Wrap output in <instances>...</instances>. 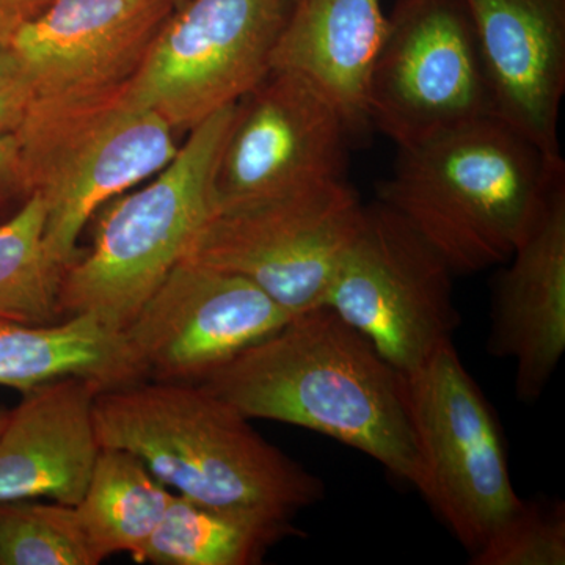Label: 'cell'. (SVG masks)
I'll return each instance as SVG.
<instances>
[{
  "instance_id": "1",
  "label": "cell",
  "mask_w": 565,
  "mask_h": 565,
  "mask_svg": "<svg viewBox=\"0 0 565 565\" xmlns=\"http://www.w3.org/2000/svg\"><path fill=\"white\" fill-rule=\"evenodd\" d=\"M200 384L248 419L327 435L422 487L399 371L326 305L294 316Z\"/></svg>"
},
{
  "instance_id": "2",
  "label": "cell",
  "mask_w": 565,
  "mask_h": 565,
  "mask_svg": "<svg viewBox=\"0 0 565 565\" xmlns=\"http://www.w3.org/2000/svg\"><path fill=\"white\" fill-rule=\"evenodd\" d=\"M102 448L131 452L199 503L289 516L323 497L321 479L275 448L202 384L143 381L96 394Z\"/></svg>"
},
{
  "instance_id": "3",
  "label": "cell",
  "mask_w": 565,
  "mask_h": 565,
  "mask_svg": "<svg viewBox=\"0 0 565 565\" xmlns=\"http://www.w3.org/2000/svg\"><path fill=\"white\" fill-rule=\"evenodd\" d=\"M525 137L487 117L397 148L377 200L422 234L455 275L504 266L561 178Z\"/></svg>"
},
{
  "instance_id": "4",
  "label": "cell",
  "mask_w": 565,
  "mask_h": 565,
  "mask_svg": "<svg viewBox=\"0 0 565 565\" xmlns=\"http://www.w3.org/2000/svg\"><path fill=\"white\" fill-rule=\"evenodd\" d=\"M236 109L233 104L196 125L169 166L104 204L93 218L90 248L63 273L62 319L87 315L122 333L188 258L215 212V167Z\"/></svg>"
},
{
  "instance_id": "5",
  "label": "cell",
  "mask_w": 565,
  "mask_h": 565,
  "mask_svg": "<svg viewBox=\"0 0 565 565\" xmlns=\"http://www.w3.org/2000/svg\"><path fill=\"white\" fill-rule=\"evenodd\" d=\"M154 111L122 88L79 102H29L14 132L25 196L46 203V244L63 269L79 256L82 233L99 210L172 162L180 145Z\"/></svg>"
},
{
  "instance_id": "6",
  "label": "cell",
  "mask_w": 565,
  "mask_h": 565,
  "mask_svg": "<svg viewBox=\"0 0 565 565\" xmlns=\"http://www.w3.org/2000/svg\"><path fill=\"white\" fill-rule=\"evenodd\" d=\"M401 382L422 462L418 492L473 556L520 503L500 424L452 343Z\"/></svg>"
},
{
  "instance_id": "7",
  "label": "cell",
  "mask_w": 565,
  "mask_h": 565,
  "mask_svg": "<svg viewBox=\"0 0 565 565\" xmlns=\"http://www.w3.org/2000/svg\"><path fill=\"white\" fill-rule=\"evenodd\" d=\"M440 255L403 215L375 200L334 270L323 305L408 373L452 343L460 315Z\"/></svg>"
},
{
  "instance_id": "8",
  "label": "cell",
  "mask_w": 565,
  "mask_h": 565,
  "mask_svg": "<svg viewBox=\"0 0 565 565\" xmlns=\"http://www.w3.org/2000/svg\"><path fill=\"white\" fill-rule=\"evenodd\" d=\"M370 126L412 148L493 117L465 0H396L366 87Z\"/></svg>"
},
{
  "instance_id": "9",
  "label": "cell",
  "mask_w": 565,
  "mask_h": 565,
  "mask_svg": "<svg viewBox=\"0 0 565 565\" xmlns=\"http://www.w3.org/2000/svg\"><path fill=\"white\" fill-rule=\"evenodd\" d=\"M294 0H182L122 96L174 131L237 104L269 74Z\"/></svg>"
},
{
  "instance_id": "10",
  "label": "cell",
  "mask_w": 565,
  "mask_h": 565,
  "mask_svg": "<svg viewBox=\"0 0 565 565\" xmlns=\"http://www.w3.org/2000/svg\"><path fill=\"white\" fill-rule=\"evenodd\" d=\"M363 206L355 189L337 180L223 207L185 259L241 275L289 315H302L323 305Z\"/></svg>"
},
{
  "instance_id": "11",
  "label": "cell",
  "mask_w": 565,
  "mask_h": 565,
  "mask_svg": "<svg viewBox=\"0 0 565 565\" xmlns=\"http://www.w3.org/2000/svg\"><path fill=\"white\" fill-rule=\"evenodd\" d=\"M352 136L326 93L270 70L237 103L214 173L215 211L345 180Z\"/></svg>"
},
{
  "instance_id": "12",
  "label": "cell",
  "mask_w": 565,
  "mask_h": 565,
  "mask_svg": "<svg viewBox=\"0 0 565 565\" xmlns=\"http://www.w3.org/2000/svg\"><path fill=\"white\" fill-rule=\"evenodd\" d=\"M292 318L247 278L182 259L122 334L145 377L200 384Z\"/></svg>"
},
{
  "instance_id": "13",
  "label": "cell",
  "mask_w": 565,
  "mask_h": 565,
  "mask_svg": "<svg viewBox=\"0 0 565 565\" xmlns=\"http://www.w3.org/2000/svg\"><path fill=\"white\" fill-rule=\"evenodd\" d=\"M178 0H54L11 40L31 102L120 90L140 68Z\"/></svg>"
},
{
  "instance_id": "14",
  "label": "cell",
  "mask_w": 565,
  "mask_h": 565,
  "mask_svg": "<svg viewBox=\"0 0 565 565\" xmlns=\"http://www.w3.org/2000/svg\"><path fill=\"white\" fill-rule=\"evenodd\" d=\"M478 40L493 117L564 162L565 0H465Z\"/></svg>"
},
{
  "instance_id": "15",
  "label": "cell",
  "mask_w": 565,
  "mask_h": 565,
  "mask_svg": "<svg viewBox=\"0 0 565 565\" xmlns=\"http://www.w3.org/2000/svg\"><path fill=\"white\" fill-rule=\"evenodd\" d=\"M493 282L487 349L515 362V394L534 403L565 351V177Z\"/></svg>"
},
{
  "instance_id": "16",
  "label": "cell",
  "mask_w": 565,
  "mask_h": 565,
  "mask_svg": "<svg viewBox=\"0 0 565 565\" xmlns=\"http://www.w3.org/2000/svg\"><path fill=\"white\" fill-rule=\"evenodd\" d=\"M90 379H55L22 393L0 433V500L76 505L102 451Z\"/></svg>"
},
{
  "instance_id": "17",
  "label": "cell",
  "mask_w": 565,
  "mask_h": 565,
  "mask_svg": "<svg viewBox=\"0 0 565 565\" xmlns=\"http://www.w3.org/2000/svg\"><path fill=\"white\" fill-rule=\"evenodd\" d=\"M386 29L382 0H294L270 70L310 81L343 114L352 136L370 129L366 87Z\"/></svg>"
},
{
  "instance_id": "18",
  "label": "cell",
  "mask_w": 565,
  "mask_h": 565,
  "mask_svg": "<svg viewBox=\"0 0 565 565\" xmlns=\"http://www.w3.org/2000/svg\"><path fill=\"white\" fill-rule=\"evenodd\" d=\"M90 379L104 388L143 381L125 334L87 315L44 326L0 321V386L29 392L55 379Z\"/></svg>"
},
{
  "instance_id": "19",
  "label": "cell",
  "mask_w": 565,
  "mask_h": 565,
  "mask_svg": "<svg viewBox=\"0 0 565 565\" xmlns=\"http://www.w3.org/2000/svg\"><path fill=\"white\" fill-rule=\"evenodd\" d=\"M303 535L289 516L217 508L173 493L139 564L256 565L273 546Z\"/></svg>"
},
{
  "instance_id": "20",
  "label": "cell",
  "mask_w": 565,
  "mask_h": 565,
  "mask_svg": "<svg viewBox=\"0 0 565 565\" xmlns=\"http://www.w3.org/2000/svg\"><path fill=\"white\" fill-rule=\"evenodd\" d=\"M173 493L131 452L102 448L84 497L74 505L99 564L115 553H129L139 563Z\"/></svg>"
},
{
  "instance_id": "21",
  "label": "cell",
  "mask_w": 565,
  "mask_h": 565,
  "mask_svg": "<svg viewBox=\"0 0 565 565\" xmlns=\"http://www.w3.org/2000/svg\"><path fill=\"white\" fill-rule=\"evenodd\" d=\"M46 203L29 193L0 222V321L44 326L61 321L58 296L65 269L46 244Z\"/></svg>"
},
{
  "instance_id": "22",
  "label": "cell",
  "mask_w": 565,
  "mask_h": 565,
  "mask_svg": "<svg viewBox=\"0 0 565 565\" xmlns=\"http://www.w3.org/2000/svg\"><path fill=\"white\" fill-rule=\"evenodd\" d=\"M74 505L0 500V565H98Z\"/></svg>"
},
{
  "instance_id": "23",
  "label": "cell",
  "mask_w": 565,
  "mask_h": 565,
  "mask_svg": "<svg viewBox=\"0 0 565 565\" xmlns=\"http://www.w3.org/2000/svg\"><path fill=\"white\" fill-rule=\"evenodd\" d=\"M470 557L473 565H564V504L520 500Z\"/></svg>"
},
{
  "instance_id": "24",
  "label": "cell",
  "mask_w": 565,
  "mask_h": 565,
  "mask_svg": "<svg viewBox=\"0 0 565 565\" xmlns=\"http://www.w3.org/2000/svg\"><path fill=\"white\" fill-rule=\"evenodd\" d=\"M54 0H0V41L10 46L22 28L40 17Z\"/></svg>"
},
{
  "instance_id": "25",
  "label": "cell",
  "mask_w": 565,
  "mask_h": 565,
  "mask_svg": "<svg viewBox=\"0 0 565 565\" xmlns=\"http://www.w3.org/2000/svg\"><path fill=\"white\" fill-rule=\"evenodd\" d=\"M14 195H24L21 184L20 152L14 134L0 139V210Z\"/></svg>"
},
{
  "instance_id": "26",
  "label": "cell",
  "mask_w": 565,
  "mask_h": 565,
  "mask_svg": "<svg viewBox=\"0 0 565 565\" xmlns=\"http://www.w3.org/2000/svg\"><path fill=\"white\" fill-rule=\"evenodd\" d=\"M29 102H31V92L28 85L0 90V139L18 131Z\"/></svg>"
},
{
  "instance_id": "27",
  "label": "cell",
  "mask_w": 565,
  "mask_h": 565,
  "mask_svg": "<svg viewBox=\"0 0 565 565\" xmlns=\"http://www.w3.org/2000/svg\"><path fill=\"white\" fill-rule=\"evenodd\" d=\"M18 85H25L20 63L14 57L11 47L0 41V90L18 87Z\"/></svg>"
},
{
  "instance_id": "28",
  "label": "cell",
  "mask_w": 565,
  "mask_h": 565,
  "mask_svg": "<svg viewBox=\"0 0 565 565\" xmlns=\"http://www.w3.org/2000/svg\"><path fill=\"white\" fill-rule=\"evenodd\" d=\"M10 411L7 408H0V433H2L3 426L7 424V419H9Z\"/></svg>"
},
{
  "instance_id": "29",
  "label": "cell",
  "mask_w": 565,
  "mask_h": 565,
  "mask_svg": "<svg viewBox=\"0 0 565 565\" xmlns=\"http://www.w3.org/2000/svg\"><path fill=\"white\" fill-rule=\"evenodd\" d=\"M182 2V0H178V3Z\"/></svg>"
}]
</instances>
